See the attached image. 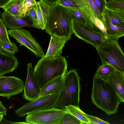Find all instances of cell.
<instances>
[{
	"mask_svg": "<svg viewBox=\"0 0 124 124\" xmlns=\"http://www.w3.org/2000/svg\"><path fill=\"white\" fill-rule=\"evenodd\" d=\"M65 110L76 117L82 122V124H91V123L83 114V112L77 106L69 105L66 106Z\"/></svg>",
	"mask_w": 124,
	"mask_h": 124,
	"instance_id": "obj_24",
	"label": "cell"
},
{
	"mask_svg": "<svg viewBox=\"0 0 124 124\" xmlns=\"http://www.w3.org/2000/svg\"><path fill=\"white\" fill-rule=\"evenodd\" d=\"M10 0H0V8H2Z\"/></svg>",
	"mask_w": 124,
	"mask_h": 124,
	"instance_id": "obj_38",
	"label": "cell"
},
{
	"mask_svg": "<svg viewBox=\"0 0 124 124\" xmlns=\"http://www.w3.org/2000/svg\"><path fill=\"white\" fill-rule=\"evenodd\" d=\"M43 0L47 4L51 6L55 4L57 0Z\"/></svg>",
	"mask_w": 124,
	"mask_h": 124,
	"instance_id": "obj_37",
	"label": "cell"
},
{
	"mask_svg": "<svg viewBox=\"0 0 124 124\" xmlns=\"http://www.w3.org/2000/svg\"><path fill=\"white\" fill-rule=\"evenodd\" d=\"M19 64L17 58L14 54L0 49V76L13 72Z\"/></svg>",
	"mask_w": 124,
	"mask_h": 124,
	"instance_id": "obj_13",
	"label": "cell"
},
{
	"mask_svg": "<svg viewBox=\"0 0 124 124\" xmlns=\"http://www.w3.org/2000/svg\"><path fill=\"white\" fill-rule=\"evenodd\" d=\"M24 0H10L2 8L6 12L13 16L20 17L19 11Z\"/></svg>",
	"mask_w": 124,
	"mask_h": 124,
	"instance_id": "obj_22",
	"label": "cell"
},
{
	"mask_svg": "<svg viewBox=\"0 0 124 124\" xmlns=\"http://www.w3.org/2000/svg\"><path fill=\"white\" fill-rule=\"evenodd\" d=\"M3 115L0 114V122L3 119Z\"/></svg>",
	"mask_w": 124,
	"mask_h": 124,
	"instance_id": "obj_39",
	"label": "cell"
},
{
	"mask_svg": "<svg viewBox=\"0 0 124 124\" xmlns=\"http://www.w3.org/2000/svg\"><path fill=\"white\" fill-rule=\"evenodd\" d=\"M0 49L4 51L13 54H15L18 51V48L16 43L11 42L10 43H5L0 42Z\"/></svg>",
	"mask_w": 124,
	"mask_h": 124,
	"instance_id": "obj_29",
	"label": "cell"
},
{
	"mask_svg": "<svg viewBox=\"0 0 124 124\" xmlns=\"http://www.w3.org/2000/svg\"><path fill=\"white\" fill-rule=\"evenodd\" d=\"M118 40L112 39L96 49L102 62L108 63L124 71V54Z\"/></svg>",
	"mask_w": 124,
	"mask_h": 124,
	"instance_id": "obj_5",
	"label": "cell"
},
{
	"mask_svg": "<svg viewBox=\"0 0 124 124\" xmlns=\"http://www.w3.org/2000/svg\"><path fill=\"white\" fill-rule=\"evenodd\" d=\"M7 28L2 20L0 18V39L1 42L5 43H10Z\"/></svg>",
	"mask_w": 124,
	"mask_h": 124,
	"instance_id": "obj_28",
	"label": "cell"
},
{
	"mask_svg": "<svg viewBox=\"0 0 124 124\" xmlns=\"http://www.w3.org/2000/svg\"><path fill=\"white\" fill-rule=\"evenodd\" d=\"M67 66V61L63 56L42 57L34 68L35 81L41 88L54 79L64 76Z\"/></svg>",
	"mask_w": 124,
	"mask_h": 124,
	"instance_id": "obj_2",
	"label": "cell"
},
{
	"mask_svg": "<svg viewBox=\"0 0 124 124\" xmlns=\"http://www.w3.org/2000/svg\"><path fill=\"white\" fill-rule=\"evenodd\" d=\"M8 31V34L15 39L20 46H25L37 57L45 56L41 47L30 31L21 28L11 29Z\"/></svg>",
	"mask_w": 124,
	"mask_h": 124,
	"instance_id": "obj_7",
	"label": "cell"
},
{
	"mask_svg": "<svg viewBox=\"0 0 124 124\" xmlns=\"http://www.w3.org/2000/svg\"><path fill=\"white\" fill-rule=\"evenodd\" d=\"M35 5L31 7L28 11L26 13V15L29 16L31 20L32 23L33 27L40 29L38 24L37 15L35 9Z\"/></svg>",
	"mask_w": 124,
	"mask_h": 124,
	"instance_id": "obj_31",
	"label": "cell"
},
{
	"mask_svg": "<svg viewBox=\"0 0 124 124\" xmlns=\"http://www.w3.org/2000/svg\"><path fill=\"white\" fill-rule=\"evenodd\" d=\"M83 114L90 121L91 124H109L108 122L105 121L98 118L87 114L83 112Z\"/></svg>",
	"mask_w": 124,
	"mask_h": 124,
	"instance_id": "obj_32",
	"label": "cell"
},
{
	"mask_svg": "<svg viewBox=\"0 0 124 124\" xmlns=\"http://www.w3.org/2000/svg\"><path fill=\"white\" fill-rule=\"evenodd\" d=\"M72 16L65 7L56 4L50 6L49 16L44 29L51 37L54 36L69 40L73 33Z\"/></svg>",
	"mask_w": 124,
	"mask_h": 124,
	"instance_id": "obj_3",
	"label": "cell"
},
{
	"mask_svg": "<svg viewBox=\"0 0 124 124\" xmlns=\"http://www.w3.org/2000/svg\"><path fill=\"white\" fill-rule=\"evenodd\" d=\"M119 96L122 102H124V71L119 69L109 75L106 80Z\"/></svg>",
	"mask_w": 124,
	"mask_h": 124,
	"instance_id": "obj_14",
	"label": "cell"
},
{
	"mask_svg": "<svg viewBox=\"0 0 124 124\" xmlns=\"http://www.w3.org/2000/svg\"><path fill=\"white\" fill-rule=\"evenodd\" d=\"M37 2L35 0H24L19 12L20 17H25L28 11L34 6Z\"/></svg>",
	"mask_w": 124,
	"mask_h": 124,
	"instance_id": "obj_27",
	"label": "cell"
},
{
	"mask_svg": "<svg viewBox=\"0 0 124 124\" xmlns=\"http://www.w3.org/2000/svg\"><path fill=\"white\" fill-rule=\"evenodd\" d=\"M66 112L54 108L35 111L27 115L25 122L29 124H58Z\"/></svg>",
	"mask_w": 124,
	"mask_h": 124,
	"instance_id": "obj_9",
	"label": "cell"
},
{
	"mask_svg": "<svg viewBox=\"0 0 124 124\" xmlns=\"http://www.w3.org/2000/svg\"><path fill=\"white\" fill-rule=\"evenodd\" d=\"M68 40L57 36H51L49 46L45 57H56L61 55L62 49Z\"/></svg>",
	"mask_w": 124,
	"mask_h": 124,
	"instance_id": "obj_15",
	"label": "cell"
},
{
	"mask_svg": "<svg viewBox=\"0 0 124 124\" xmlns=\"http://www.w3.org/2000/svg\"><path fill=\"white\" fill-rule=\"evenodd\" d=\"M91 99L93 104L108 115L117 113L122 102L119 95L106 80L94 76Z\"/></svg>",
	"mask_w": 124,
	"mask_h": 124,
	"instance_id": "obj_1",
	"label": "cell"
},
{
	"mask_svg": "<svg viewBox=\"0 0 124 124\" xmlns=\"http://www.w3.org/2000/svg\"><path fill=\"white\" fill-rule=\"evenodd\" d=\"M106 1V7L112 10H124V0H108Z\"/></svg>",
	"mask_w": 124,
	"mask_h": 124,
	"instance_id": "obj_25",
	"label": "cell"
},
{
	"mask_svg": "<svg viewBox=\"0 0 124 124\" xmlns=\"http://www.w3.org/2000/svg\"><path fill=\"white\" fill-rule=\"evenodd\" d=\"M27 74L23 89V98L30 101L40 97L41 88L36 83L33 75L34 68L31 63L27 64Z\"/></svg>",
	"mask_w": 124,
	"mask_h": 124,
	"instance_id": "obj_11",
	"label": "cell"
},
{
	"mask_svg": "<svg viewBox=\"0 0 124 124\" xmlns=\"http://www.w3.org/2000/svg\"><path fill=\"white\" fill-rule=\"evenodd\" d=\"M80 9L90 19L94 15L103 22L102 14L98 10L92 0H73Z\"/></svg>",
	"mask_w": 124,
	"mask_h": 124,
	"instance_id": "obj_16",
	"label": "cell"
},
{
	"mask_svg": "<svg viewBox=\"0 0 124 124\" xmlns=\"http://www.w3.org/2000/svg\"><path fill=\"white\" fill-rule=\"evenodd\" d=\"M103 23L106 28L108 37L112 39L118 40L124 35V27L114 25L109 22L104 20Z\"/></svg>",
	"mask_w": 124,
	"mask_h": 124,
	"instance_id": "obj_21",
	"label": "cell"
},
{
	"mask_svg": "<svg viewBox=\"0 0 124 124\" xmlns=\"http://www.w3.org/2000/svg\"><path fill=\"white\" fill-rule=\"evenodd\" d=\"M24 84L21 79L16 77L0 76V96L9 99L19 94L23 90Z\"/></svg>",
	"mask_w": 124,
	"mask_h": 124,
	"instance_id": "obj_10",
	"label": "cell"
},
{
	"mask_svg": "<svg viewBox=\"0 0 124 124\" xmlns=\"http://www.w3.org/2000/svg\"><path fill=\"white\" fill-rule=\"evenodd\" d=\"M59 94L40 96L26 103L15 110V112L19 117H22L34 111L53 108L57 101Z\"/></svg>",
	"mask_w": 124,
	"mask_h": 124,
	"instance_id": "obj_8",
	"label": "cell"
},
{
	"mask_svg": "<svg viewBox=\"0 0 124 124\" xmlns=\"http://www.w3.org/2000/svg\"><path fill=\"white\" fill-rule=\"evenodd\" d=\"M64 76L60 77L54 79L41 88L40 97L59 93L63 86Z\"/></svg>",
	"mask_w": 124,
	"mask_h": 124,
	"instance_id": "obj_19",
	"label": "cell"
},
{
	"mask_svg": "<svg viewBox=\"0 0 124 124\" xmlns=\"http://www.w3.org/2000/svg\"><path fill=\"white\" fill-rule=\"evenodd\" d=\"M71 25L72 31L75 36L91 45L95 48L112 40L74 18L71 20Z\"/></svg>",
	"mask_w": 124,
	"mask_h": 124,
	"instance_id": "obj_6",
	"label": "cell"
},
{
	"mask_svg": "<svg viewBox=\"0 0 124 124\" xmlns=\"http://www.w3.org/2000/svg\"><path fill=\"white\" fill-rule=\"evenodd\" d=\"M117 69H119L110 64H102L98 66L94 76L106 80L109 75Z\"/></svg>",
	"mask_w": 124,
	"mask_h": 124,
	"instance_id": "obj_23",
	"label": "cell"
},
{
	"mask_svg": "<svg viewBox=\"0 0 124 124\" xmlns=\"http://www.w3.org/2000/svg\"><path fill=\"white\" fill-rule=\"evenodd\" d=\"M66 8L72 16L73 18L99 32L91 19L84 13L78 7H68Z\"/></svg>",
	"mask_w": 124,
	"mask_h": 124,
	"instance_id": "obj_20",
	"label": "cell"
},
{
	"mask_svg": "<svg viewBox=\"0 0 124 124\" xmlns=\"http://www.w3.org/2000/svg\"><path fill=\"white\" fill-rule=\"evenodd\" d=\"M77 70L76 69H71L65 74L62 87L54 108L65 110V107L69 105L79 107L80 78Z\"/></svg>",
	"mask_w": 124,
	"mask_h": 124,
	"instance_id": "obj_4",
	"label": "cell"
},
{
	"mask_svg": "<svg viewBox=\"0 0 124 124\" xmlns=\"http://www.w3.org/2000/svg\"><path fill=\"white\" fill-rule=\"evenodd\" d=\"M7 110V109L3 105L0 101V114L6 115Z\"/></svg>",
	"mask_w": 124,
	"mask_h": 124,
	"instance_id": "obj_35",
	"label": "cell"
},
{
	"mask_svg": "<svg viewBox=\"0 0 124 124\" xmlns=\"http://www.w3.org/2000/svg\"><path fill=\"white\" fill-rule=\"evenodd\" d=\"M96 7L102 14L106 7V0H92Z\"/></svg>",
	"mask_w": 124,
	"mask_h": 124,
	"instance_id": "obj_34",
	"label": "cell"
},
{
	"mask_svg": "<svg viewBox=\"0 0 124 124\" xmlns=\"http://www.w3.org/2000/svg\"><path fill=\"white\" fill-rule=\"evenodd\" d=\"M90 19L97 28L98 32L108 37L107 34L106 27L103 22L94 15L91 17Z\"/></svg>",
	"mask_w": 124,
	"mask_h": 124,
	"instance_id": "obj_30",
	"label": "cell"
},
{
	"mask_svg": "<svg viewBox=\"0 0 124 124\" xmlns=\"http://www.w3.org/2000/svg\"><path fill=\"white\" fill-rule=\"evenodd\" d=\"M56 4L66 8L78 7L73 0H57Z\"/></svg>",
	"mask_w": 124,
	"mask_h": 124,
	"instance_id": "obj_33",
	"label": "cell"
},
{
	"mask_svg": "<svg viewBox=\"0 0 124 124\" xmlns=\"http://www.w3.org/2000/svg\"><path fill=\"white\" fill-rule=\"evenodd\" d=\"M0 16L6 28L10 29L25 27H33L31 20L27 15L23 17H18L4 11L0 12Z\"/></svg>",
	"mask_w": 124,
	"mask_h": 124,
	"instance_id": "obj_12",
	"label": "cell"
},
{
	"mask_svg": "<svg viewBox=\"0 0 124 124\" xmlns=\"http://www.w3.org/2000/svg\"><path fill=\"white\" fill-rule=\"evenodd\" d=\"M102 15L103 22L106 20L114 25L124 27V10H112L106 7Z\"/></svg>",
	"mask_w": 124,
	"mask_h": 124,
	"instance_id": "obj_18",
	"label": "cell"
},
{
	"mask_svg": "<svg viewBox=\"0 0 124 124\" xmlns=\"http://www.w3.org/2000/svg\"><path fill=\"white\" fill-rule=\"evenodd\" d=\"M39 26L40 29L44 30L49 13L50 6L46 3L43 0L37 2L35 5Z\"/></svg>",
	"mask_w": 124,
	"mask_h": 124,
	"instance_id": "obj_17",
	"label": "cell"
},
{
	"mask_svg": "<svg viewBox=\"0 0 124 124\" xmlns=\"http://www.w3.org/2000/svg\"><path fill=\"white\" fill-rule=\"evenodd\" d=\"M82 122L72 114L66 112L58 124H81Z\"/></svg>",
	"mask_w": 124,
	"mask_h": 124,
	"instance_id": "obj_26",
	"label": "cell"
},
{
	"mask_svg": "<svg viewBox=\"0 0 124 124\" xmlns=\"http://www.w3.org/2000/svg\"></svg>",
	"mask_w": 124,
	"mask_h": 124,
	"instance_id": "obj_41",
	"label": "cell"
},
{
	"mask_svg": "<svg viewBox=\"0 0 124 124\" xmlns=\"http://www.w3.org/2000/svg\"><path fill=\"white\" fill-rule=\"evenodd\" d=\"M16 124V123H19V124H28V123L25 122H18V123H16V122H13L10 121H8V120H7L6 119H4L3 120H2L1 122V123H0L1 124Z\"/></svg>",
	"mask_w": 124,
	"mask_h": 124,
	"instance_id": "obj_36",
	"label": "cell"
},
{
	"mask_svg": "<svg viewBox=\"0 0 124 124\" xmlns=\"http://www.w3.org/2000/svg\"><path fill=\"white\" fill-rule=\"evenodd\" d=\"M0 42H1V41H0Z\"/></svg>",
	"mask_w": 124,
	"mask_h": 124,
	"instance_id": "obj_40",
	"label": "cell"
}]
</instances>
